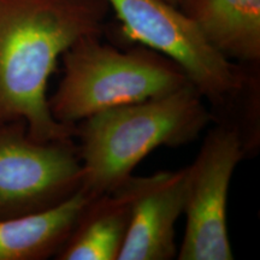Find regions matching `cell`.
I'll return each mask as SVG.
<instances>
[{
  "label": "cell",
  "instance_id": "cell-6",
  "mask_svg": "<svg viewBox=\"0 0 260 260\" xmlns=\"http://www.w3.org/2000/svg\"><path fill=\"white\" fill-rule=\"evenodd\" d=\"M74 139L37 141L23 122L0 125V219L50 209L83 187Z\"/></svg>",
  "mask_w": 260,
  "mask_h": 260
},
{
  "label": "cell",
  "instance_id": "cell-8",
  "mask_svg": "<svg viewBox=\"0 0 260 260\" xmlns=\"http://www.w3.org/2000/svg\"><path fill=\"white\" fill-rule=\"evenodd\" d=\"M178 9L228 60L259 65L260 0H181Z\"/></svg>",
  "mask_w": 260,
  "mask_h": 260
},
{
  "label": "cell",
  "instance_id": "cell-3",
  "mask_svg": "<svg viewBox=\"0 0 260 260\" xmlns=\"http://www.w3.org/2000/svg\"><path fill=\"white\" fill-rule=\"evenodd\" d=\"M63 76L48 98L51 115L76 126L113 107L165 95L191 83L183 68L153 48L121 50L102 35L80 39L61 54Z\"/></svg>",
  "mask_w": 260,
  "mask_h": 260
},
{
  "label": "cell",
  "instance_id": "cell-7",
  "mask_svg": "<svg viewBox=\"0 0 260 260\" xmlns=\"http://www.w3.org/2000/svg\"><path fill=\"white\" fill-rule=\"evenodd\" d=\"M186 168L129 176L115 191L128 199L130 220L118 260H171L177 256L176 223L183 214Z\"/></svg>",
  "mask_w": 260,
  "mask_h": 260
},
{
  "label": "cell",
  "instance_id": "cell-10",
  "mask_svg": "<svg viewBox=\"0 0 260 260\" xmlns=\"http://www.w3.org/2000/svg\"><path fill=\"white\" fill-rule=\"evenodd\" d=\"M130 220L129 201L118 191L94 195L84 206L58 260H118Z\"/></svg>",
  "mask_w": 260,
  "mask_h": 260
},
{
  "label": "cell",
  "instance_id": "cell-5",
  "mask_svg": "<svg viewBox=\"0 0 260 260\" xmlns=\"http://www.w3.org/2000/svg\"><path fill=\"white\" fill-rule=\"evenodd\" d=\"M246 151L245 140L235 125L222 123L205 136L197 157L186 168V226L176 258L234 259L228 233V194Z\"/></svg>",
  "mask_w": 260,
  "mask_h": 260
},
{
  "label": "cell",
  "instance_id": "cell-4",
  "mask_svg": "<svg viewBox=\"0 0 260 260\" xmlns=\"http://www.w3.org/2000/svg\"><path fill=\"white\" fill-rule=\"evenodd\" d=\"M134 41L170 57L214 107L241 98L253 81L241 64L219 54L178 8L162 0H106Z\"/></svg>",
  "mask_w": 260,
  "mask_h": 260
},
{
  "label": "cell",
  "instance_id": "cell-11",
  "mask_svg": "<svg viewBox=\"0 0 260 260\" xmlns=\"http://www.w3.org/2000/svg\"><path fill=\"white\" fill-rule=\"evenodd\" d=\"M162 2L168 3V4L175 6V8H178V5H180L181 0H162Z\"/></svg>",
  "mask_w": 260,
  "mask_h": 260
},
{
  "label": "cell",
  "instance_id": "cell-9",
  "mask_svg": "<svg viewBox=\"0 0 260 260\" xmlns=\"http://www.w3.org/2000/svg\"><path fill=\"white\" fill-rule=\"evenodd\" d=\"M93 197L82 187L50 209L0 219V260L56 258Z\"/></svg>",
  "mask_w": 260,
  "mask_h": 260
},
{
  "label": "cell",
  "instance_id": "cell-1",
  "mask_svg": "<svg viewBox=\"0 0 260 260\" xmlns=\"http://www.w3.org/2000/svg\"><path fill=\"white\" fill-rule=\"evenodd\" d=\"M106 0H0V125L23 122L37 141L74 139L51 115L47 84L80 39L103 35Z\"/></svg>",
  "mask_w": 260,
  "mask_h": 260
},
{
  "label": "cell",
  "instance_id": "cell-2",
  "mask_svg": "<svg viewBox=\"0 0 260 260\" xmlns=\"http://www.w3.org/2000/svg\"><path fill=\"white\" fill-rule=\"evenodd\" d=\"M212 119L193 83L83 119L74 138L79 139L83 187L93 195L113 193L151 152L190 144Z\"/></svg>",
  "mask_w": 260,
  "mask_h": 260
}]
</instances>
